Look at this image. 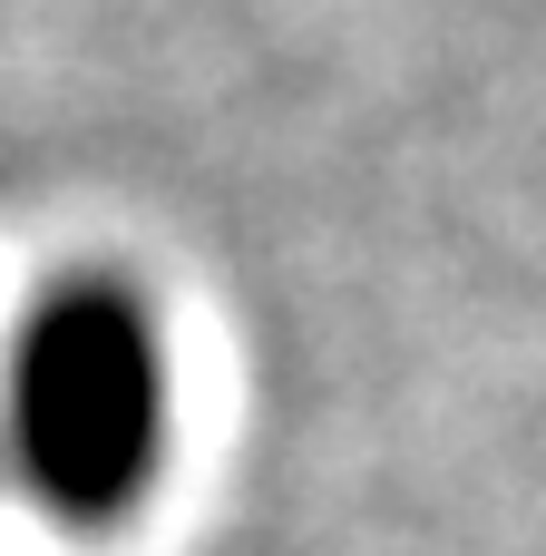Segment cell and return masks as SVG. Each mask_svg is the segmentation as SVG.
I'll return each mask as SVG.
<instances>
[{"label":"cell","instance_id":"6da1fadb","mask_svg":"<svg viewBox=\"0 0 546 556\" xmlns=\"http://www.w3.org/2000/svg\"><path fill=\"white\" fill-rule=\"evenodd\" d=\"M166 430H176V381H166L156 313L107 274L39 293L0 371V440L20 489L59 528L107 538L147 508L166 469Z\"/></svg>","mask_w":546,"mask_h":556}]
</instances>
